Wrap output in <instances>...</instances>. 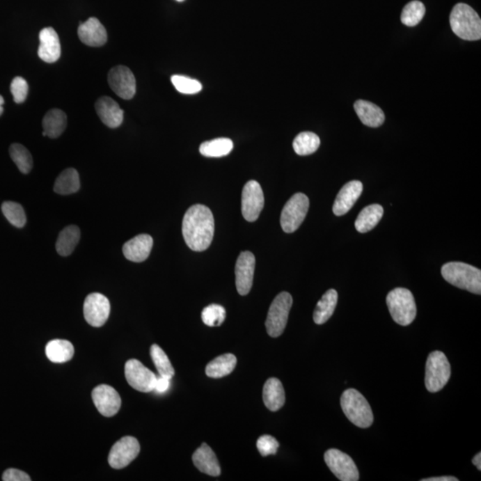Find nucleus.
<instances>
[{"label": "nucleus", "mask_w": 481, "mask_h": 481, "mask_svg": "<svg viewBox=\"0 0 481 481\" xmlns=\"http://www.w3.org/2000/svg\"><path fill=\"white\" fill-rule=\"evenodd\" d=\"M183 237L187 246L194 251H203L212 244L214 237V218L208 207L196 205L184 216Z\"/></svg>", "instance_id": "f257e3e1"}, {"label": "nucleus", "mask_w": 481, "mask_h": 481, "mask_svg": "<svg viewBox=\"0 0 481 481\" xmlns=\"http://www.w3.org/2000/svg\"><path fill=\"white\" fill-rule=\"evenodd\" d=\"M441 275L455 287L481 294V271L475 267L463 262H448L442 267Z\"/></svg>", "instance_id": "f03ea898"}, {"label": "nucleus", "mask_w": 481, "mask_h": 481, "mask_svg": "<svg viewBox=\"0 0 481 481\" xmlns=\"http://www.w3.org/2000/svg\"><path fill=\"white\" fill-rule=\"evenodd\" d=\"M452 31L462 40L475 41L481 38V20L478 13L470 6L459 3L450 14Z\"/></svg>", "instance_id": "7ed1b4c3"}, {"label": "nucleus", "mask_w": 481, "mask_h": 481, "mask_svg": "<svg viewBox=\"0 0 481 481\" xmlns=\"http://www.w3.org/2000/svg\"><path fill=\"white\" fill-rule=\"evenodd\" d=\"M340 406L347 418L359 428H369L374 423L370 404L355 388L344 391L340 397Z\"/></svg>", "instance_id": "20e7f679"}, {"label": "nucleus", "mask_w": 481, "mask_h": 481, "mask_svg": "<svg viewBox=\"0 0 481 481\" xmlns=\"http://www.w3.org/2000/svg\"><path fill=\"white\" fill-rule=\"evenodd\" d=\"M386 302L393 320L402 326L412 324L416 317V304L413 293L406 288L388 292Z\"/></svg>", "instance_id": "39448f33"}, {"label": "nucleus", "mask_w": 481, "mask_h": 481, "mask_svg": "<svg viewBox=\"0 0 481 481\" xmlns=\"http://www.w3.org/2000/svg\"><path fill=\"white\" fill-rule=\"evenodd\" d=\"M451 377V366L444 353L433 352L426 362L425 386L429 393H439Z\"/></svg>", "instance_id": "423d86ee"}, {"label": "nucleus", "mask_w": 481, "mask_h": 481, "mask_svg": "<svg viewBox=\"0 0 481 481\" xmlns=\"http://www.w3.org/2000/svg\"><path fill=\"white\" fill-rule=\"evenodd\" d=\"M292 301V295L286 292L279 293L274 299L266 320L267 332L269 336L277 338L282 336L287 324Z\"/></svg>", "instance_id": "0eeeda50"}, {"label": "nucleus", "mask_w": 481, "mask_h": 481, "mask_svg": "<svg viewBox=\"0 0 481 481\" xmlns=\"http://www.w3.org/2000/svg\"><path fill=\"white\" fill-rule=\"evenodd\" d=\"M310 208V200L302 193L295 194L282 210L281 227L285 232H293L301 227Z\"/></svg>", "instance_id": "6e6552de"}, {"label": "nucleus", "mask_w": 481, "mask_h": 481, "mask_svg": "<svg viewBox=\"0 0 481 481\" xmlns=\"http://www.w3.org/2000/svg\"><path fill=\"white\" fill-rule=\"evenodd\" d=\"M324 462L334 475L342 481H358L359 473L356 465L349 455L339 449H328L324 454Z\"/></svg>", "instance_id": "1a4fd4ad"}, {"label": "nucleus", "mask_w": 481, "mask_h": 481, "mask_svg": "<svg viewBox=\"0 0 481 481\" xmlns=\"http://www.w3.org/2000/svg\"><path fill=\"white\" fill-rule=\"evenodd\" d=\"M125 377L130 386L144 393L154 391L157 380L154 372L136 359H130L126 363Z\"/></svg>", "instance_id": "9d476101"}, {"label": "nucleus", "mask_w": 481, "mask_h": 481, "mask_svg": "<svg viewBox=\"0 0 481 481\" xmlns=\"http://www.w3.org/2000/svg\"><path fill=\"white\" fill-rule=\"evenodd\" d=\"M140 452L138 439L130 436L120 439L111 448L108 462L113 469H123L132 463Z\"/></svg>", "instance_id": "9b49d317"}, {"label": "nucleus", "mask_w": 481, "mask_h": 481, "mask_svg": "<svg viewBox=\"0 0 481 481\" xmlns=\"http://www.w3.org/2000/svg\"><path fill=\"white\" fill-rule=\"evenodd\" d=\"M264 208V194L260 184L248 181L242 193V213L247 221H256Z\"/></svg>", "instance_id": "f8f14e48"}, {"label": "nucleus", "mask_w": 481, "mask_h": 481, "mask_svg": "<svg viewBox=\"0 0 481 481\" xmlns=\"http://www.w3.org/2000/svg\"><path fill=\"white\" fill-rule=\"evenodd\" d=\"M84 311L88 324L93 327L103 326L110 315L109 299L101 293H91L85 299Z\"/></svg>", "instance_id": "ddd939ff"}, {"label": "nucleus", "mask_w": 481, "mask_h": 481, "mask_svg": "<svg viewBox=\"0 0 481 481\" xmlns=\"http://www.w3.org/2000/svg\"><path fill=\"white\" fill-rule=\"evenodd\" d=\"M108 84L114 93L123 100H129L136 94V79L126 66L113 67L108 73Z\"/></svg>", "instance_id": "4468645a"}, {"label": "nucleus", "mask_w": 481, "mask_h": 481, "mask_svg": "<svg viewBox=\"0 0 481 481\" xmlns=\"http://www.w3.org/2000/svg\"><path fill=\"white\" fill-rule=\"evenodd\" d=\"M255 256L251 251H243L235 264V285L239 294H249L253 287L255 271Z\"/></svg>", "instance_id": "2eb2a0df"}, {"label": "nucleus", "mask_w": 481, "mask_h": 481, "mask_svg": "<svg viewBox=\"0 0 481 481\" xmlns=\"http://www.w3.org/2000/svg\"><path fill=\"white\" fill-rule=\"evenodd\" d=\"M92 400L102 416H116L122 406V400L116 388L109 385L102 384L92 391Z\"/></svg>", "instance_id": "dca6fc26"}, {"label": "nucleus", "mask_w": 481, "mask_h": 481, "mask_svg": "<svg viewBox=\"0 0 481 481\" xmlns=\"http://www.w3.org/2000/svg\"><path fill=\"white\" fill-rule=\"evenodd\" d=\"M39 38L38 55L40 58L46 63H56L61 56L62 51L58 34L53 28H45L41 30Z\"/></svg>", "instance_id": "f3484780"}, {"label": "nucleus", "mask_w": 481, "mask_h": 481, "mask_svg": "<svg viewBox=\"0 0 481 481\" xmlns=\"http://www.w3.org/2000/svg\"><path fill=\"white\" fill-rule=\"evenodd\" d=\"M363 192V184L358 180L350 181L340 189L334 202L333 212L336 216L345 215L354 206Z\"/></svg>", "instance_id": "a211bd4d"}, {"label": "nucleus", "mask_w": 481, "mask_h": 481, "mask_svg": "<svg viewBox=\"0 0 481 481\" xmlns=\"http://www.w3.org/2000/svg\"><path fill=\"white\" fill-rule=\"evenodd\" d=\"M78 35L81 42L89 47L104 46L107 41V30L100 21L95 17L89 18L79 25Z\"/></svg>", "instance_id": "6ab92c4d"}, {"label": "nucleus", "mask_w": 481, "mask_h": 481, "mask_svg": "<svg viewBox=\"0 0 481 481\" xmlns=\"http://www.w3.org/2000/svg\"><path fill=\"white\" fill-rule=\"evenodd\" d=\"M152 245H154V240L151 235L145 234L136 235L123 245L124 256L132 262H143L151 253Z\"/></svg>", "instance_id": "aec40b11"}, {"label": "nucleus", "mask_w": 481, "mask_h": 481, "mask_svg": "<svg viewBox=\"0 0 481 481\" xmlns=\"http://www.w3.org/2000/svg\"><path fill=\"white\" fill-rule=\"evenodd\" d=\"M95 111H97L102 123L111 129H116L123 123V110L113 98L109 97H100L95 103Z\"/></svg>", "instance_id": "412c9836"}, {"label": "nucleus", "mask_w": 481, "mask_h": 481, "mask_svg": "<svg viewBox=\"0 0 481 481\" xmlns=\"http://www.w3.org/2000/svg\"><path fill=\"white\" fill-rule=\"evenodd\" d=\"M193 462L194 466L200 473H205L207 475L218 477L221 474L218 458L206 443H203L202 445L194 452Z\"/></svg>", "instance_id": "4be33fe9"}, {"label": "nucleus", "mask_w": 481, "mask_h": 481, "mask_svg": "<svg viewBox=\"0 0 481 481\" xmlns=\"http://www.w3.org/2000/svg\"><path fill=\"white\" fill-rule=\"evenodd\" d=\"M263 401L267 409L276 412L285 403V393L281 381L269 378L263 388Z\"/></svg>", "instance_id": "5701e85b"}, {"label": "nucleus", "mask_w": 481, "mask_h": 481, "mask_svg": "<svg viewBox=\"0 0 481 481\" xmlns=\"http://www.w3.org/2000/svg\"><path fill=\"white\" fill-rule=\"evenodd\" d=\"M356 113L365 126L378 127L384 124V111L378 105L365 100H358L354 104Z\"/></svg>", "instance_id": "b1692460"}, {"label": "nucleus", "mask_w": 481, "mask_h": 481, "mask_svg": "<svg viewBox=\"0 0 481 481\" xmlns=\"http://www.w3.org/2000/svg\"><path fill=\"white\" fill-rule=\"evenodd\" d=\"M42 126L44 136H47L50 139L58 138L66 129V114L60 109L50 110L44 116Z\"/></svg>", "instance_id": "393cba45"}, {"label": "nucleus", "mask_w": 481, "mask_h": 481, "mask_svg": "<svg viewBox=\"0 0 481 481\" xmlns=\"http://www.w3.org/2000/svg\"><path fill=\"white\" fill-rule=\"evenodd\" d=\"M384 216V208L380 205H372L365 207L359 213L356 219L355 228L356 231L365 234L371 231L380 222Z\"/></svg>", "instance_id": "a878e982"}, {"label": "nucleus", "mask_w": 481, "mask_h": 481, "mask_svg": "<svg viewBox=\"0 0 481 481\" xmlns=\"http://www.w3.org/2000/svg\"><path fill=\"white\" fill-rule=\"evenodd\" d=\"M338 302V293L336 290L331 289L324 293L323 297L317 302L315 308L313 320L317 324L326 323L336 310Z\"/></svg>", "instance_id": "bb28decb"}, {"label": "nucleus", "mask_w": 481, "mask_h": 481, "mask_svg": "<svg viewBox=\"0 0 481 481\" xmlns=\"http://www.w3.org/2000/svg\"><path fill=\"white\" fill-rule=\"evenodd\" d=\"M46 355L51 362L63 364L72 358L74 355V347L68 340H51L47 344Z\"/></svg>", "instance_id": "cd10ccee"}, {"label": "nucleus", "mask_w": 481, "mask_h": 481, "mask_svg": "<svg viewBox=\"0 0 481 481\" xmlns=\"http://www.w3.org/2000/svg\"><path fill=\"white\" fill-rule=\"evenodd\" d=\"M237 364V359L235 355L224 354L218 356L210 361L206 366L207 377L219 379L227 377L235 370Z\"/></svg>", "instance_id": "c85d7f7f"}, {"label": "nucleus", "mask_w": 481, "mask_h": 481, "mask_svg": "<svg viewBox=\"0 0 481 481\" xmlns=\"http://www.w3.org/2000/svg\"><path fill=\"white\" fill-rule=\"evenodd\" d=\"M81 239V230L77 226L71 225L63 229L57 238L56 248L61 256H70L77 246Z\"/></svg>", "instance_id": "c756f323"}, {"label": "nucleus", "mask_w": 481, "mask_h": 481, "mask_svg": "<svg viewBox=\"0 0 481 481\" xmlns=\"http://www.w3.org/2000/svg\"><path fill=\"white\" fill-rule=\"evenodd\" d=\"M81 187V181L78 171L75 168H69L63 171L56 178L54 191L56 194L67 196L77 193Z\"/></svg>", "instance_id": "7c9ffc66"}, {"label": "nucleus", "mask_w": 481, "mask_h": 481, "mask_svg": "<svg viewBox=\"0 0 481 481\" xmlns=\"http://www.w3.org/2000/svg\"><path fill=\"white\" fill-rule=\"evenodd\" d=\"M234 148V143L230 139L221 138L203 143L200 145V155L205 157H223L230 154Z\"/></svg>", "instance_id": "2f4dec72"}, {"label": "nucleus", "mask_w": 481, "mask_h": 481, "mask_svg": "<svg viewBox=\"0 0 481 481\" xmlns=\"http://www.w3.org/2000/svg\"><path fill=\"white\" fill-rule=\"evenodd\" d=\"M320 136L313 132H301L293 141V149L296 154L301 156L314 154L320 146Z\"/></svg>", "instance_id": "473e14b6"}, {"label": "nucleus", "mask_w": 481, "mask_h": 481, "mask_svg": "<svg viewBox=\"0 0 481 481\" xmlns=\"http://www.w3.org/2000/svg\"><path fill=\"white\" fill-rule=\"evenodd\" d=\"M150 354H151L152 362H154L160 377L168 379H171L174 377V368L172 366L166 353L162 350L160 346H158L157 344L152 345L151 349H150Z\"/></svg>", "instance_id": "72a5a7b5"}, {"label": "nucleus", "mask_w": 481, "mask_h": 481, "mask_svg": "<svg viewBox=\"0 0 481 481\" xmlns=\"http://www.w3.org/2000/svg\"><path fill=\"white\" fill-rule=\"evenodd\" d=\"M12 160L17 165L19 171L24 174H28L33 167V156L26 148L20 144H13L9 148Z\"/></svg>", "instance_id": "f704fd0d"}, {"label": "nucleus", "mask_w": 481, "mask_h": 481, "mask_svg": "<svg viewBox=\"0 0 481 481\" xmlns=\"http://www.w3.org/2000/svg\"><path fill=\"white\" fill-rule=\"evenodd\" d=\"M425 12V5L418 0H413L404 6L401 14V22L407 26H416L423 20Z\"/></svg>", "instance_id": "c9c22d12"}, {"label": "nucleus", "mask_w": 481, "mask_h": 481, "mask_svg": "<svg viewBox=\"0 0 481 481\" xmlns=\"http://www.w3.org/2000/svg\"><path fill=\"white\" fill-rule=\"evenodd\" d=\"M3 214L13 226L18 228L26 224V215L21 205L14 202H6L2 205Z\"/></svg>", "instance_id": "e433bc0d"}, {"label": "nucleus", "mask_w": 481, "mask_h": 481, "mask_svg": "<svg viewBox=\"0 0 481 481\" xmlns=\"http://www.w3.org/2000/svg\"><path fill=\"white\" fill-rule=\"evenodd\" d=\"M226 317L227 312L225 308L218 304L209 305L202 312L203 322L210 327L221 326Z\"/></svg>", "instance_id": "4c0bfd02"}, {"label": "nucleus", "mask_w": 481, "mask_h": 481, "mask_svg": "<svg viewBox=\"0 0 481 481\" xmlns=\"http://www.w3.org/2000/svg\"><path fill=\"white\" fill-rule=\"evenodd\" d=\"M172 84L180 93L194 95L199 93L202 90L203 86L196 79L186 77L182 75H173L171 77Z\"/></svg>", "instance_id": "58836bf2"}, {"label": "nucleus", "mask_w": 481, "mask_h": 481, "mask_svg": "<svg viewBox=\"0 0 481 481\" xmlns=\"http://www.w3.org/2000/svg\"><path fill=\"white\" fill-rule=\"evenodd\" d=\"M279 448V443L270 435H264L258 439L257 448L262 457H269L270 455H276Z\"/></svg>", "instance_id": "ea45409f"}, {"label": "nucleus", "mask_w": 481, "mask_h": 481, "mask_svg": "<svg viewBox=\"0 0 481 481\" xmlns=\"http://www.w3.org/2000/svg\"><path fill=\"white\" fill-rule=\"evenodd\" d=\"M10 88L15 103L22 104L26 100L29 86L24 78L15 77L13 79Z\"/></svg>", "instance_id": "a19ab883"}, {"label": "nucleus", "mask_w": 481, "mask_h": 481, "mask_svg": "<svg viewBox=\"0 0 481 481\" xmlns=\"http://www.w3.org/2000/svg\"><path fill=\"white\" fill-rule=\"evenodd\" d=\"M2 480L4 481H31V479L24 471L17 469H8L3 473Z\"/></svg>", "instance_id": "79ce46f5"}, {"label": "nucleus", "mask_w": 481, "mask_h": 481, "mask_svg": "<svg viewBox=\"0 0 481 481\" xmlns=\"http://www.w3.org/2000/svg\"><path fill=\"white\" fill-rule=\"evenodd\" d=\"M171 385V379L166 377H157L156 380L155 391L157 393H164L168 390Z\"/></svg>", "instance_id": "37998d69"}, {"label": "nucleus", "mask_w": 481, "mask_h": 481, "mask_svg": "<svg viewBox=\"0 0 481 481\" xmlns=\"http://www.w3.org/2000/svg\"><path fill=\"white\" fill-rule=\"evenodd\" d=\"M457 478L452 476L433 477L428 479H423L422 481H458Z\"/></svg>", "instance_id": "c03bdc74"}, {"label": "nucleus", "mask_w": 481, "mask_h": 481, "mask_svg": "<svg viewBox=\"0 0 481 481\" xmlns=\"http://www.w3.org/2000/svg\"><path fill=\"white\" fill-rule=\"evenodd\" d=\"M473 464L475 465L478 470H481V453L477 454L475 457H474Z\"/></svg>", "instance_id": "a18cd8bd"}, {"label": "nucleus", "mask_w": 481, "mask_h": 481, "mask_svg": "<svg viewBox=\"0 0 481 481\" xmlns=\"http://www.w3.org/2000/svg\"><path fill=\"white\" fill-rule=\"evenodd\" d=\"M4 98H3L2 95H0V116H1L3 111H4V109H3V104H4Z\"/></svg>", "instance_id": "49530a36"}, {"label": "nucleus", "mask_w": 481, "mask_h": 481, "mask_svg": "<svg viewBox=\"0 0 481 481\" xmlns=\"http://www.w3.org/2000/svg\"><path fill=\"white\" fill-rule=\"evenodd\" d=\"M177 1H178V2H183V1H184V0H177Z\"/></svg>", "instance_id": "de8ad7c7"}]
</instances>
